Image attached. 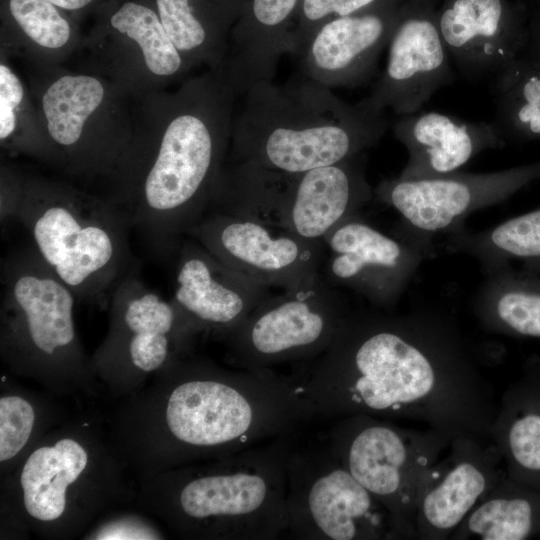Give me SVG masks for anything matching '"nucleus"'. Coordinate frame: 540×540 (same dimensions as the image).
Listing matches in <instances>:
<instances>
[{
    "label": "nucleus",
    "mask_w": 540,
    "mask_h": 540,
    "mask_svg": "<svg viewBox=\"0 0 540 540\" xmlns=\"http://www.w3.org/2000/svg\"><path fill=\"white\" fill-rule=\"evenodd\" d=\"M293 377L317 417L423 422L489 438L499 401L454 319L428 309L350 310L329 347Z\"/></svg>",
    "instance_id": "nucleus-1"
},
{
    "label": "nucleus",
    "mask_w": 540,
    "mask_h": 540,
    "mask_svg": "<svg viewBox=\"0 0 540 540\" xmlns=\"http://www.w3.org/2000/svg\"><path fill=\"white\" fill-rule=\"evenodd\" d=\"M237 94L221 67L133 100L134 133L108 198L155 255L176 257L207 212L230 149Z\"/></svg>",
    "instance_id": "nucleus-2"
},
{
    "label": "nucleus",
    "mask_w": 540,
    "mask_h": 540,
    "mask_svg": "<svg viewBox=\"0 0 540 540\" xmlns=\"http://www.w3.org/2000/svg\"><path fill=\"white\" fill-rule=\"evenodd\" d=\"M163 428L176 462L219 458L295 436L317 413L294 378L273 370H227L208 361L174 363Z\"/></svg>",
    "instance_id": "nucleus-3"
},
{
    "label": "nucleus",
    "mask_w": 540,
    "mask_h": 540,
    "mask_svg": "<svg viewBox=\"0 0 540 540\" xmlns=\"http://www.w3.org/2000/svg\"><path fill=\"white\" fill-rule=\"evenodd\" d=\"M259 81L235 108L230 157L284 175L335 164L374 147L389 127L386 112L349 104L303 76Z\"/></svg>",
    "instance_id": "nucleus-4"
},
{
    "label": "nucleus",
    "mask_w": 540,
    "mask_h": 540,
    "mask_svg": "<svg viewBox=\"0 0 540 540\" xmlns=\"http://www.w3.org/2000/svg\"><path fill=\"white\" fill-rule=\"evenodd\" d=\"M17 222L77 300L103 304L137 265L127 219L108 199L64 181L25 174Z\"/></svg>",
    "instance_id": "nucleus-5"
},
{
    "label": "nucleus",
    "mask_w": 540,
    "mask_h": 540,
    "mask_svg": "<svg viewBox=\"0 0 540 540\" xmlns=\"http://www.w3.org/2000/svg\"><path fill=\"white\" fill-rule=\"evenodd\" d=\"M294 436L185 468L171 477L169 508L187 536L274 540L288 530L287 459Z\"/></svg>",
    "instance_id": "nucleus-6"
},
{
    "label": "nucleus",
    "mask_w": 540,
    "mask_h": 540,
    "mask_svg": "<svg viewBox=\"0 0 540 540\" xmlns=\"http://www.w3.org/2000/svg\"><path fill=\"white\" fill-rule=\"evenodd\" d=\"M28 85L54 166L83 178H110L134 133L132 99L95 73L32 67Z\"/></svg>",
    "instance_id": "nucleus-7"
},
{
    "label": "nucleus",
    "mask_w": 540,
    "mask_h": 540,
    "mask_svg": "<svg viewBox=\"0 0 540 540\" xmlns=\"http://www.w3.org/2000/svg\"><path fill=\"white\" fill-rule=\"evenodd\" d=\"M453 439L433 428L413 429L390 419L356 414L335 419L326 444L387 509L398 539H415L421 485Z\"/></svg>",
    "instance_id": "nucleus-8"
},
{
    "label": "nucleus",
    "mask_w": 540,
    "mask_h": 540,
    "mask_svg": "<svg viewBox=\"0 0 540 540\" xmlns=\"http://www.w3.org/2000/svg\"><path fill=\"white\" fill-rule=\"evenodd\" d=\"M77 297L30 246L1 264L2 350L14 363L41 369L82 365L74 305Z\"/></svg>",
    "instance_id": "nucleus-9"
},
{
    "label": "nucleus",
    "mask_w": 540,
    "mask_h": 540,
    "mask_svg": "<svg viewBox=\"0 0 540 540\" xmlns=\"http://www.w3.org/2000/svg\"><path fill=\"white\" fill-rule=\"evenodd\" d=\"M287 532L302 540H398L387 509L327 444L293 445L287 459Z\"/></svg>",
    "instance_id": "nucleus-10"
},
{
    "label": "nucleus",
    "mask_w": 540,
    "mask_h": 540,
    "mask_svg": "<svg viewBox=\"0 0 540 540\" xmlns=\"http://www.w3.org/2000/svg\"><path fill=\"white\" fill-rule=\"evenodd\" d=\"M349 311L338 288L322 277L295 290L270 294L224 340L226 360L249 371L308 363L329 347Z\"/></svg>",
    "instance_id": "nucleus-11"
},
{
    "label": "nucleus",
    "mask_w": 540,
    "mask_h": 540,
    "mask_svg": "<svg viewBox=\"0 0 540 540\" xmlns=\"http://www.w3.org/2000/svg\"><path fill=\"white\" fill-rule=\"evenodd\" d=\"M92 18L79 51L84 71L105 77L130 99L182 82L191 70L153 0H111Z\"/></svg>",
    "instance_id": "nucleus-12"
},
{
    "label": "nucleus",
    "mask_w": 540,
    "mask_h": 540,
    "mask_svg": "<svg viewBox=\"0 0 540 540\" xmlns=\"http://www.w3.org/2000/svg\"><path fill=\"white\" fill-rule=\"evenodd\" d=\"M536 180H540V160L486 173L459 170L430 178L384 179L374 188V199L400 216L392 231L430 258L437 234L461 231L470 214L507 200Z\"/></svg>",
    "instance_id": "nucleus-13"
},
{
    "label": "nucleus",
    "mask_w": 540,
    "mask_h": 540,
    "mask_svg": "<svg viewBox=\"0 0 540 540\" xmlns=\"http://www.w3.org/2000/svg\"><path fill=\"white\" fill-rule=\"evenodd\" d=\"M366 152L295 175L266 172L251 185L243 216L323 242L342 221L374 199Z\"/></svg>",
    "instance_id": "nucleus-14"
},
{
    "label": "nucleus",
    "mask_w": 540,
    "mask_h": 540,
    "mask_svg": "<svg viewBox=\"0 0 540 540\" xmlns=\"http://www.w3.org/2000/svg\"><path fill=\"white\" fill-rule=\"evenodd\" d=\"M186 237L268 287L295 290L321 278L324 242L303 239L253 218L207 211Z\"/></svg>",
    "instance_id": "nucleus-15"
},
{
    "label": "nucleus",
    "mask_w": 540,
    "mask_h": 540,
    "mask_svg": "<svg viewBox=\"0 0 540 540\" xmlns=\"http://www.w3.org/2000/svg\"><path fill=\"white\" fill-rule=\"evenodd\" d=\"M320 275L332 287L348 288L373 307L391 311L427 253L393 231L385 233L360 212L342 221L323 240Z\"/></svg>",
    "instance_id": "nucleus-16"
},
{
    "label": "nucleus",
    "mask_w": 540,
    "mask_h": 540,
    "mask_svg": "<svg viewBox=\"0 0 540 540\" xmlns=\"http://www.w3.org/2000/svg\"><path fill=\"white\" fill-rule=\"evenodd\" d=\"M138 272L137 265L110 296V333L97 360L147 373L179 361L198 332L174 302L151 290Z\"/></svg>",
    "instance_id": "nucleus-17"
},
{
    "label": "nucleus",
    "mask_w": 540,
    "mask_h": 540,
    "mask_svg": "<svg viewBox=\"0 0 540 540\" xmlns=\"http://www.w3.org/2000/svg\"><path fill=\"white\" fill-rule=\"evenodd\" d=\"M506 475L500 450L490 438L472 434L454 438L421 485L415 539H449Z\"/></svg>",
    "instance_id": "nucleus-18"
},
{
    "label": "nucleus",
    "mask_w": 540,
    "mask_h": 540,
    "mask_svg": "<svg viewBox=\"0 0 540 540\" xmlns=\"http://www.w3.org/2000/svg\"><path fill=\"white\" fill-rule=\"evenodd\" d=\"M385 69L360 103L375 112L411 114L453 80L437 18L413 3L401 9L387 45Z\"/></svg>",
    "instance_id": "nucleus-19"
},
{
    "label": "nucleus",
    "mask_w": 540,
    "mask_h": 540,
    "mask_svg": "<svg viewBox=\"0 0 540 540\" xmlns=\"http://www.w3.org/2000/svg\"><path fill=\"white\" fill-rule=\"evenodd\" d=\"M175 258L172 301L197 332L225 340L271 294L268 286L227 266L191 237Z\"/></svg>",
    "instance_id": "nucleus-20"
},
{
    "label": "nucleus",
    "mask_w": 540,
    "mask_h": 540,
    "mask_svg": "<svg viewBox=\"0 0 540 540\" xmlns=\"http://www.w3.org/2000/svg\"><path fill=\"white\" fill-rule=\"evenodd\" d=\"M384 0L319 26L296 57L301 76L327 88L357 87L373 75L401 8Z\"/></svg>",
    "instance_id": "nucleus-21"
},
{
    "label": "nucleus",
    "mask_w": 540,
    "mask_h": 540,
    "mask_svg": "<svg viewBox=\"0 0 540 540\" xmlns=\"http://www.w3.org/2000/svg\"><path fill=\"white\" fill-rule=\"evenodd\" d=\"M437 22L451 60L468 80L494 78L519 58L528 37L504 0H449Z\"/></svg>",
    "instance_id": "nucleus-22"
},
{
    "label": "nucleus",
    "mask_w": 540,
    "mask_h": 540,
    "mask_svg": "<svg viewBox=\"0 0 540 540\" xmlns=\"http://www.w3.org/2000/svg\"><path fill=\"white\" fill-rule=\"evenodd\" d=\"M394 135L408 161L398 177L420 179L459 171L479 153L505 145L494 122H470L430 111L398 116Z\"/></svg>",
    "instance_id": "nucleus-23"
},
{
    "label": "nucleus",
    "mask_w": 540,
    "mask_h": 540,
    "mask_svg": "<svg viewBox=\"0 0 540 540\" xmlns=\"http://www.w3.org/2000/svg\"><path fill=\"white\" fill-rule=\"evenodd\" d=\"M302 0H249L234 25L221 64L241 96L254 83L270 81L280 58L291 53V39Z\"/></svg>",
    "instance_id": "nucleus-24"
},
{
    "label": "nucleus",
    "mask_w": 540,
    "mask_h": 540,
    "mask_svg": "<svg viewBox=\"0 0 540 540\" xmlns=\"http://www.w3.org/2000/svg\"><path fill=\"white\" fill-rule=\"evenodd\" d=\"M79 21L48 0H0V56L32 67L62 66L79 53Z\"/></svg>",
    "instance_id": "nucleus-25"
},
{
    "label": "nucleus",
    "mask_w": 540,
    "mask_h": 540,
    "mask_svg": "<svg viewBox=\"0 0 540 540\" xmlns=\"http://www.w3.org/2000/svg\"><path fill=\"white\" fill-rule=\"evenodd\" d=\"M489 438L507 475L540 492V358L529 359L524 379L502 395Z\"/></svg>",
    "instance_id": "nucleus-26"
},
{
    "label": "nucleus",
    "mask_w": 540,
    "mask_h": 540,
    "mask_svg": "<svg viewBox=\"0 0 540 540\" xmlns=\"http://www.w3.org/2000/svg\"><path fill=\"white\" fill-rule=\"evenodd\" d=\"M160 20L188 66H221L231 31L249 0H153Z\"/></svg>",
    "instance_id": "nucleus-27"
},
{
    "label": "nucleus",
    "mask_w": 540,
    "mask_h": 540,
    "mask_svg": "<svg viewBox=\"0 0 540 540\" xmlns=\"http://www.w3.org/2000/svg\"><path fill=\"white\" fill-rule=\"evenodd\" d=\"M472 309L488 331L540 338V266L508 264L485 273Z\"/></svg>",
    "instance_id": "nucleus-28"
},
{
    "label": "nucleus",
    "mask_w": 540,
    "mask_h": 540,
    "mask_svg": "<svg viewBox=\"0 0 540 540\" xmlns=\"http://www.w3.org/2000/svg\"><path fill=\"white\" fill-rule=\"evenodd\" d=\"M88 465V453L73 438H61L35 449L20 475L26 512L34 519L52 522L67 507V491Z\"/></svg>",
    "instance_id": "nucleus-29"
},
{
    "label": "nucleus",
    "mask_w": 540,
    "mask_h": 540,
    "mask_svg": "<svg viewBox=\"0 0 540 540\" xmlns=\"http://www.w3.org/2000/svg\"><path fill=\"white\" fill-rule=\"evenodd\" d=\"M540 532V492L506 475L449 539L524 540Z\"/></svg>",
    "instance_id": "nucleus-30"
},
{
    "label": "nucleus",
    "mask_w": 540,
    "mask_h": 540,
    "mask_svg": "<svg viewBox=\"0 0 540 540\" xmlns=\"http://www.w3.org/2000/svg\"><path fill=\"white\" fill-rule=\"evenodd\" d=\"M440 246L473 258L483 274L513 261L540 266V206L483 231L447 234Z\"/></svg>",
    "instance_id": "nucleus-31"
},
{
    "label": "nucleus",
    "mask_w": 540,
    "mask_h": 540,
    "mask_svg": "<svg viewBox=\"0 0 540 540\" xmlns=\"http://www.w3.org/2000/svg\"><path fill=\"white\" fill-rule=\"evenodd\" d=\"M0 56V144L11 154H21L54 166V156L28 82Z\"/></svg>",
    "instance_id": "nucleus-32"
},
{
    "label": "nucleus",
    "mask_w": 540,
    "mask_h": 540,
    "mask_svg": "<svg viewBox=\"0 0 540 540\" xmlns=\"http://www.w3.org/2000/svg\"><path fill=\"white\" fill-rule=\"evenodd\" d=\"M492 90L505 141L540 140V67L519 57L493 78Z\"/></svg>",
    "instance_id": "nucleus-33"
},
{
    "label": "nucleus",
    "mask_w": 540,
    "mask_h": 540,
    "mask_svg": "<svg viewBox=\"0 0 540 540\" xmlns=\"http://www.w3.org/2000/svg\"><path fill=\"white\" fill-rule=\"evenodd\" d=\"M384 0H302L292 33L291 55L297 57L314 31L324 22L349 15Z\"/></svg>",
    "instance_id": "nucleus-34"
},
{
    "label": "nucleus",
    "mask_w": 540,
    "mask_h": 540,
    "mask_svg": "<svg viewBox=\"0 0 540 540\" xmlns=\"http://www.w3.org/2000/svg\"><path fill=\"white\" fill-rule=\"evenodd\" d=\"M35 411L26 399L6 395L0 399V461L14 458L27 444L35 424Z\"/></svg>",
    "instance_id": "nucleus-35"
},
{
    "label": "nucleus",
    "mask_w": 540,
    "mask_h": 540,
    "mask_svg": "<svg viewBox=\"0 0 540 540\" xmlns=\"http://www.w3.org/2000/svg\"><path fill=\"white\" fill-rule=\"evenodd\" d=\"M25 174L7 163L1 164L0 172V220L6 227L17 219Z\"/></svg>",
    "instance_id": "nucleus-36"
},
{
    "label": "nucleus",
    "mask_w": 540,
    "mask_h": 540,
    "mask_svg": "<svg viewBox=\"0 0 540 540\" xmlns=\"http://www.w3.org/2000/svg\"><path fill=\"white\" fill-rule=\"evenodd\" d=\"M94 539H155V533L133 524H114L99 530Z\"/></svg>",
    "instance_id": "nucleus-37"
},
{
    "label": "nucleus",
    "mask_w": 540,
    "mask_h": 540,
    "mask_svg": "<svg viewBox=\"0 0 540 540\" xmlns=\"http://www.w3.org/2000/svg\"><path fill=\"white\" fill-rule=\"evenodd\" d=\"M61 9L65 10L79 22L91 16L109 3L111 0H48Z\"/></svg>",
    "instance_id": "nucleus-38"
},
{
    "label": "nucleus",
    "mask_w": 540,
    "mask_h": 540,
    "mask_svg": "<svg viewBox=\"0 0 540 540\" xmlns=\"http://www.w3.org/2000/svg\"><path fill=\"white\" fill-rule=\"evenodd\" d=\"M519 57L533 66L540 67V19L528 28L527 42Z\"/></svg>",
    "instance_id": "nucleus-39"
}]
</instances>
